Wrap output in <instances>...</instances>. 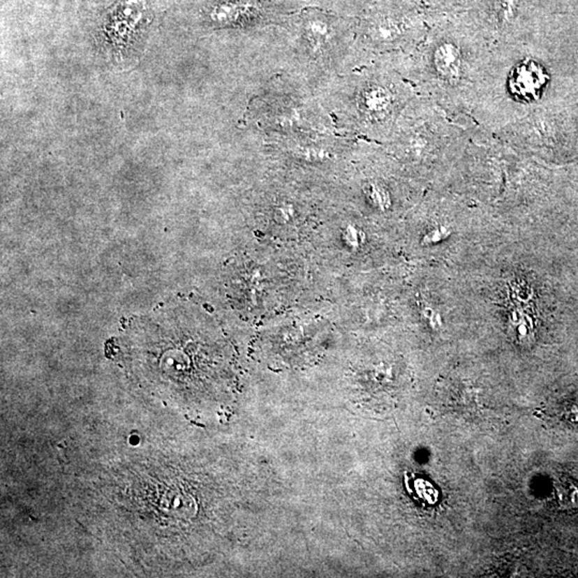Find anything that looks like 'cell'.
I'll use <instances>...</instances> for the list:
<instances>
[{
  "instance_id": "7a4b0ae2",
  "label": "cell",
  "mask_w": 578,
  "mask_h": 578,
  "mask_svg": "<svg viewBox=\"0 0 578 578\" xmlns=\"http://www.w3.org/2000/svg\"><path fill=\"white\" fill-rule=\"evenodd\" d=\"M366 104L371 112L388 115L394 105V96L389 91L388 88H373L367 94Z\"/></svg>"
},
{
  "instance_id": "6da1fadb",
  "label": "cell",
  "mask_w": 578,
  "mask_h": 578,
  "mask_svg": "<svg viewBox=\"0 0 578 578\" xmlns=\"http://www.w3.org/2000/svg\"><path fill=\"white\" fill-rule=\"evenodd\" d=\"M494 45L473 23L443 19L425 52L427 80L437 104L453 117L475 108Z\"/></svg>"
},
{
  "instance_id": "3957f363",
  "label": "cell",
  "mask_w": 578,
  "mask_h": 578,
  "mask_svg": "<svg viewBox=\"0 0 578 578\" xmlns=\"http://www.w3.org/2000/svg\"><path fill=\"white\" fill-rule=\"evenodd\" d=\"M479 0H431L435 9L443 13V19L457 17V14L471 11Z\"/></svg>"
}]
</instances>
